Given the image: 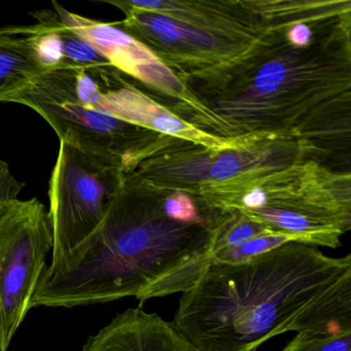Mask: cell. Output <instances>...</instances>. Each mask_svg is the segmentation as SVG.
<instances>
[{
	"mask_svg": "<svg viewBox=\"0 0 351 351\" xmlns=\"http://www.w3.org/2000/svg\"><path fill=\"white\" fill-rule=\"evenodd\" d=\"M285 34L228 77L189 90L174 114L217 138L295 139L328 154L322 143L350 134V16L307 47Z\"/></svg>",
	"mask_w": 351,
	"mask_h": 351,
	"instance_id": "obj_1",
	"label": "cell"
},
{
	"mask_svg": "<svg viewBox=\"0 0 351 351\" xmlns=\"http://www.w3.org/2000/svg\"><path fill=\"white\" fill-rule=\"evenodd\" d=\"M166 192L133 172L110 204L101 225L67 272L43 273L34 308H73L135 297L186 293L211 264L215 223H184L164 210Z\"/></svg>",
	"mask_w": 351,
	"mask_h": 351,
	"instance_id": "obj_2",
	"label": "cell"
},
{
	"mask_svg": "<svg viewBox=\"0 0 351 351\" xmlns=\"http://www.w3.org/2000/svg\"><path fill=\"white\" fill-rule=\"evenodd\" d=\"M351 275V256L330 258L289 242L237 264L211 263L180 298L171 322L192 351H256Z\"/></svg>",
	"mask_w": 351,
	"mask_h": 351,
	"instance_id": "obj_3",
	"label": "cell"
},
{
	"mask_svg": "<svg viewBox=\"0 0 351 351\" xmlns=\"http://www.w3.org/2000/svg\"><path fill=\"white\" fill-rule=\"evenodd\" d=\"M114 25L145 45L186 89L215 83L274 44L293 24L267 1L106 0Z\"/></svg>",
	"mask_w": 351,
	"mask_h": 351,
	"instance_id": "obj_4",
	"label": "cell"
},
{
	"mask_svg": "<svg viewBox=\"0 0 351 351\" xmlns=\"http://www.w3.org/2000/svg\"><path fill=\"white\" fill-rule=\"evenodd\" d=\"M322 154L303 141L191 197L201 210L242 215L293 242L337 248L351 228L350 174L324 166Z\"/></svg>",
	"mask_w": 351,
	"mask_h": 351,
	"instance_id": "obj_5",
	"label": "cell"
},
{
	"mask_svg": "<svg viewBox=\"0 0 351 351\" xmlns=\"http://www.w3.org/2000/svg\"><path fill=\"white\" fill-rule=\"evenodd\" d=\"M125 178L126 172L114 164L60 141L49 189L52 262L45 274L67 272L77 266Z\"/></svg>",
	"mask_w": 351,
	"mask_h": 351,
	"instance_id": "obj_6",
	"label": "cell"
},
{
	"mask_svg": "<svg viewBox=\"0 0 351 351\" xmlns=\"http://www.w3.org/2000/svg\"><path fill=\"white\" fill-rule=\"evenodd\" d=\"M5 102L32 108L62 143L102 158L126 173L134 171L161 135L82 104L60 71L38 75Z\"/></svg>",
	"mask_w": 351,
	"mask_h": 351,
	"instance_id": "obj_7",
	"label": "cell"
},
{
	"mask_svg": "<svg viewBox=\"0 0 351 351\" xmlns=\"http://www.w3.org/2000/svg\"><path fill=\"white\" fill-rule=\"evenodd\" d=\"M53 248L49 211L34 198L0 208V351H7L32 309Z\"/></svg>",
	"mask_w": 351,
	"mask_h": 351,
	"instance_id": "obj_8",
	"label": "cell"
},
{
	"mask_svg": "<svg viewBox=\"0 0 351 351\" xmlns=\"http://www.w3.org/2000/svg\"><path fill=\"white\" fill-rule=\"evenodd\" d=\"M75 97L86 106L163 136L184 139L208 147H221L228 139L205 134L182 120L170 108L128 83L112 66L62 69Z\"/></svg>",
	"mask_w": 351,
	"mask_h": 351,
	"instance_id": "obj_9",
	"label": "cell"
},
{
	"mask_svg": "<svg viewBox=\"0 0 351 351\" xmlns=\"http://www.w3.org/2000/svg\"><path fill=\"white\" fill-rule=\"evenodd\" d=\"M52 3L59 19L85 38L122 75L161 92L176 104L186 99L188 90L184 84L136 38L114 23L89 19L67 12L55 1Z\"/></svg>",
	"mask_w": 351,
	"mask_h": 351,
	"instance_id": "obj_10",
	"label": "cell"
},
{
	"mask_svg": "<svg viewBox=\"0 0 351 351\" xmlns=\"http://www.w3.org/2000/svg\"><path fill=\"white\" fill-rule=\"evenodd\" d=\"M38 23L13 26L17 34L25 36L47 71L112 66L73 28L63 23L54 10L32 13Z\"/></svg>",
	"mask_w": 351,
	"mask_h": 351,
	"instance_id": "obj_11",
	"label": "cell"
},
{
	"mask_svg": "<svg viewBox=\"0 0 351 351\" xmlns=\"http://www.w3.org/2000/svg\"><path fill=\"white\" fill-rule=\"evenodd\" d=\"M81 351H192L170 322L129 308L90 337Z\"/></svg>",
	"mask_w": 351,
	"mask_h": 351,
	"instance_id": "obj_12",
	"label": "cell"
},
{
	"mask_svg": "<svg viewBox=\"0 0 351 351\" xmlns=\"http://www.w3.org/2000/svg\"><path fill=\"white\" fill-rule=\"evenodd\" d=\"M46 73L32 43L12 27L0 28V101Z\"/></svg>",
	"mask_w": 351,
	"mask_h": 351,
	"instance_id": "obj_13",
	"label": "cell"
},
{
	"mask_svg": "<svg viewBox=\"0 0 351 351\" xmlns=\"http://www.w3.org/2000/svg\"><path fill=\"white\" fill-rule=\"evenodd\" d=\"M291 332L338 335L351 332V275L304 310Z\"/></svg>",
	"mask_w": 351,
	"mask_h": 351,
	"instance_id": "obj_14",
	"label": "cell"
},
{
	"mask_svg": "<svg viewBox=\"0 0 351 351\" xmlns=\"http://www.w3.org/2000/svg\"><path fill=\"white\" fill-rule=\"evenodd\" d=\"M211 241V260L217 252L238 247L245 242L267 234H275L260 223L239 215L217 213Z\"/></svg>",
	"mask_w": 351,
	"mask_h": 351,
	"instance_id": "obj_15",
	"label": "cell"
},
{
	"mask_svg": "<svg viewBox=\"0 0 351 351\" xmlns=\"http://www.w3.org/2000/svg\"><path fill=\"white\" fill-rule=\"evenodd\" d=\"M293 242L289 237L279 234H267L254 238L238 247L223 250L213 256L211 263H223V264H237L250 260L252 256H258L264 252Z\"/></svg>",
	"mask_w": 351,
	"mask_h": 351,
	"instance_id": "obj_16",
	"label": "cell"
},
{
	"mask_svg": "<svg viewBox=\"0 0 351 351\" xmlns=\"http://www.w3.org/2000/svg\"><path fill=\"white\" fill-rule=\"evenodd\" d=\"M281 351H351V332L319 335L297 332Z\"/></svg>",
	"mask_w": 351,
	"mask_h": 351,
	"instance_id": "obj_17",
	"label": "cell"
},
{
	"mask_svg": "<svg viewBox=\"0 0 351 351\" xmlns=\"http://www.w3.org/2000/svg\"><path fill=\"white\" fill-rule=\"evenodd\" d=\"M22 188L23 184L14 178L9 165L0 160V208L17 200Z\"/></svg>",
	"mask_w": 351,
	"mask_h": 351,
	"instance_id": "obj_18",
	"label": "cell"
}]
</instances>
